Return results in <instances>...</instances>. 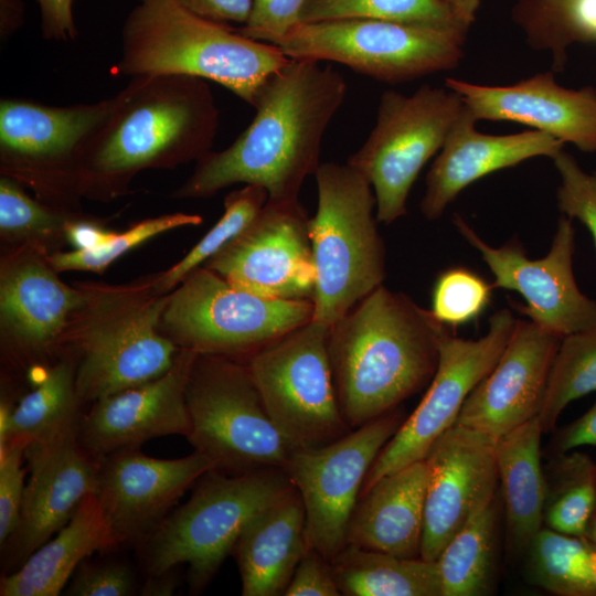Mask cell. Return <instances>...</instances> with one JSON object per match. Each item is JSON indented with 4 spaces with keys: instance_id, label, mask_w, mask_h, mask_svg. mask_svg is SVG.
I'll return each instance as SVG.
<instances>
[{
    "instance_id": "obj_45",
    "label": "cell",
    "mask_w": 596,
    "mask_h": 596,
    "mask_svg": "<svg viewBox=\"0 0 596 596\" xmlns=\"http://www.w3.org/2000/svg\"><path fill=\"white\" fill-rule=\"evenodd\" d=\"M286 596H339L330 561L308 547L284 593Z\"/></svg>"
},
{
    "instance_id": "obj_24",
    "label": "cell",
    "mask_w": 596,
    "mask_h": 596,
    "mask_svg": "<svg viewBox=\"0 0 596 596\" xmlns=\"http://www.w3.org/2000/svg\"><path fill=\"white\" fill-rule=\"evenodd\" d=\"M477 121L465 106L428 170L421 201L425 219L440 217L465 188L482 177L534 157L553 159L563 150L562 141L543 131L489 135L477 129Z\"/></svg>"
},
{
    "instance_id": "obj_32",
    "label": "cell",
    "mask_w": 596,
    "mask_h": 596,
    "mask_svg": "<svg viewBox=\"0 0 596 596\" xmlns=\"http://www.w3.org/2000/svg\"><path fill=\"white\" fill-rule=\"evenodd\" d=\"M78 401L75 370L70 360H61L13 407L9 444L28 447L76 429Z\"/></svg>"
},
{
    "instance_id": "obj_56",
    "label": "cell",
    "mask_w": 596,
    "mask_h": 596,
    "mask_svg": "<svg viewBox=\"0 0 596 596\" xmlns=\"http://www.w3.org/2000/svg\"><path fill=\"white\" fill-rule=\"evenodd\" d=\"M75 1V0H74Z\"/></svg>"
},
{
    "instance_id": "obj_19",
    "label": "cell",
    "mask_w": 596,
    "mask_h": 596,
    "mask_svg": "<svg viewBox=\"0 0 596 596\" xmlns=\"http://www.w3.org/2000/svg\"><path fill=\"white\" fill-rule=\"evenodd\" d=\"M212 469L215 464L198 451L160 459L127 448L100 458L96 496L117 544L142 542Z\"/></svg>"
},
{
    "instance_id": "obj_8",
    "label": "cell",
    "mask_w": 596,
    "mask_h": 596,
    "mask_svg": "<svg viewBox=\"0 0 596 596\" xmlns=\"http://www.w3.org/2000/svg\"><path fill=\"white\" fill-rule=\"evenodd\" d=\"M194 451L235 472L284 469L297 449L269 416L247 366L198 354L185 390Z\"/></svg>"
},
{
    "instance_id": "obj_44",
    "label": "cell",
    "mask_w": 596,
    "mask_h": 596,
    "mask_svg": "<svg viewBox=\"0 0 596 596\" xmlns=\"http://www.w3.org/2000/svg\"><path fill=\"white\" fill-rule=\"evenodd\" d=\"M135 576L121 562H82L66 589L71 596H127L131 595Z\"/></svg>"
},
{
    "instance_id": "obj_31",
    "label": "cell",
    "mask_w": 596,
    "mask_h": 596,
    "mask_svg": "<svg viewBox=\"0 0 596 596\" xmlns=\"http://www.w3.org/2000/svg\"><path fill=\"white\" fill-rule=\"evenodd\" d=\"M497 500L472 514L436 560L441 596H481L494 574Z\"/></svg>"
},
{
    "instance_id": "obj_53",
    "label": "cell",
    "mask_w": 596,
    "mask_h": 596,
    "mask_svg": "<svg viewBox=\"0 0 596 596\" xmlns=\"http://www.w3.org/2000/svg\"><path fill=\"white\" fill-rule=\"evenodd\" d=\"M13 407L9 402L1 400L0 403V454L9 446L10 426Z\"/></svg>"
},
{
    "instance_id": "obj_16",
    "label": "cell",
    "mask_w": 596,
    "mask_h": 596,
    "mask_svg": "<svg viewBox=\"0 0 596 596\" xmlns=\"http://www.w3.org/2000/svg\"><path fill=\"white\" fill-rule=\"evenodd\" d=\"M454 224L491 270L492 287L513 290L523 297L525 305L517 309L529 320L561 338L596 324V301L579 290L574 277L572 219L564 215L558 220L551 248L539 259L528 258L515 240L499 247L490 246L458 214Z\"/></svg>"
},
{
    "instance_id": "obj_20",
    "label": "cell",
    "mask_w": 596,
    "mask_h": 596,
    "mask_svg": "<svg viewBox=\"0 0 596 596\" xmlns=\"http://www.w3.org/2000/svg\"><path fill=\"white\" fill-rule=\"evenodd\" d=\"M561 337L517 319L494 366L467 396L457 425L493 440L540 414Z\"/></svg>"
},
{
    "instance_id": "obj_13",
    "label": "cell",
    "mask_w": 596,
    "mask_h": 596,
    "mask_svg": "<svg viewBox=\"0 0 596 596\" xmlns=\"http://www.w3.org/2000/svg\"><path fill=\"white\" fill-rule=\"evenodd\" d=\"M400 417L393 409L331 443L296 449L285 467L304 503L308 546L327 560L345 545L360 489Z\"/></svg>"
},
{
    "instance_id": "obj_33",
    "label": "cell",
    "mask_w": 596,
    "mask_h": 596,
    "mask_svg": "<svg viewBox=\"0 0 596 596\" xmlns=\"http://www.w3.org/2000/svg\"><path fill=\"white\" fill-rule=\"evenodd\" d=\"M528 552V573L560 596H596V547L585 538L541 529Z\"/></svg>"
},
{
    "instance_id": "obj_39",
    "label": "cell",
    "mask_w": 596,
    "mask_h": 596,
    "mask_svg": "<svg viewBox=\"0 0 596 596\" xmlns=\"http://www.w3.org/2000/svg\"><path fill=\"white\" fill-rule=\"evenodd\" d=\"M492 289V284L468 268H448L434 284L430 312L446 327L468 324L485 312Z\"/></svg>"
},
{
    "instance_id": "obj_43",
    "label": "cell",
    "mask_w": 596,
    "mask_h": 596,
    "mask_svg": "<svg viewBox=\"0 0 596 596\" xmlns=\"http://www.w3.org/2000/svg\"><path fill=\"white\" fill-rule=\"evenodd\" d=\"M25 447L11 443L0 454V544L15 531L24 496L25 470L22 467Z\"/></svg>"
},
{
    "instance_id": "obj_35",
    "label": "cell",
    "mask_w": 596,
    "mask_h": 596,
    "mask_svg": "<svg viewBox=\"0 0 596 596\" xmlns=\"http://www.w3.org/2000/svg\"><path fill=\"white\" fill-rule=\"evenodd\" d=\"M596 391V324L561 339L544 402L538 418L543 433L552 430L563 409Z\"/></svg>"
},
{
    "instance_id": "obj_7",
    "label": "cell",
    "mask_w": 596,
    "mask_h": 596,
    "mask_svg": "<svg viewBox=\"0 0 596 596\" xmlns=\"http://www.w3.org/2000/svg\"><path fill=\"white\" fill-rule=\"evenodd\" d=\"M294 488L284 469L233 477L217 469L207 471L191 498L142 541L146 573L159 575L188 564L192 590L203 589L232 553L246 524Z\"/></svg>"
},
{
    "instance_id": "obj_6",
    "label": "cell",
    "mask_w": 596,
    "mask_h": 596,
    "mask_svg": "<svg viewBox=\"0 0 596 596\" xmlns=\"http://www.w3.org/2000/svg\"><path fill=\"white\" fill-rule=\"evenodd\" d=\"M318 206L309 221L315 265L312 320L331 328L383 285L385 246L366 178L348 162L320 163Z\"/></svg>"
},
{
    "instance_id": "obj_17",
    "label": "cell",
    "mask_w": 596,
    "mask_h": 596,
    "mask_svg": "<svg viewBox=\"0 0 596 596\" xmlns=\"http://www.w3.org/2000/svg\"><path fill=\"white\" fill-rule=\"evenodd\" d=\"M309 221L299 200H267L253 222L204 267L263 298L312 301L316 274Z\"/></svg>"
},
{
    "instance_id": "obj_12",
    "label": "cell",
    "mask_w": 596,
    "mask_h": 596,
    "mask_svg": "<svg viewBox=\"0 0 596 596\" xmlns=\"http://www.w3.org/2000/svg\"><path fill=\"white\" fill-rule=\"evenodd\" d=\"M329 332L311 319L252 353L246 364L269 416L297 449L326 445L351 428L333 383Z\"/></svg>"
},
{
    "instance_id": "obj_36",
    "label": "cell",
    "mask_w": 596,
    "mask_h": 596,
    "mask_svg": "<svg viewBox=\"0 0 596 596\" xmlns=\"http://www.w3.org/2000/svg\"><path fill=\"white\" fill-rule=\"evenodd\" d=\"M358 18L446 26L468 32L445 0H307L300 23Z\"/></svg>"
},
{
    "instance_id": "obj_5",
    "label": "cell",
    "mask_w": 596,
    "mask_h": 596,
    "mask_svg": "<svg viewBox=\"0 0 596 596\" xmlns=\"http://www.w3.org/2000/svg\"><path fill=\"white\" fill-rule=\"evenodd\" d=\"M76 326L65 330L78 356V398L96 402L166 373L180 349L160 333L169 295L155 281L136 286L84 288Z\"/></svg>"
},
{
    "instance_id": "obj_37",
    "label": "cell",
    "mask_w": 596,
    "mask_h": 596,
    "mask_svg": "<svg viewBox=\"0 0 596 596\" xmlns=\"http://www.w3.org/2000/svg\"><path fill=\"white\" fill-rule=\"evenodd\" d=\"M267 200L266 189L254 184L228 193L219 222L180 262L155 280L157 290L168 294L191 272L223 249L253 222Z\"/></svg>"
},
{
    "instance_id": "obj_27",
    "label": "cell",
    "mask_w": 596,
    "mask_h": 596,
    "mask_svg": "<svg viewBox=\"0 0 596 596\" xmlns=\"http://www.w3.org/2000/svg\"><path fill=\"white\" fill-rule=\"evenodd\" d=\"M54 272L36 258L17 262L2 272L1 323L21 348L39 350L58 339L85 305L84 289L67 286Z\"/></svg>"
},
{
    "instance_id": "obj_10",
    "label": "cell",
    "mask_w": 596,
    "mask_h": 596,
    "mask_svg": "<svg viewBox=\"0 0 596 596\" xmlns=\"http://www.w3.org/2000/svg\"><path fill=\"white\" fill-rule=\"evenodd\" d=\"M464 108L460 95L446 86L423 85L412 95L383 92L373 129L347 161L372 185L379 222L391 224L406 214L414 182Z\"/></svg>"
},
{
    "instance_id": "obj_22",
    "label": "cell",
    "mask_w": 596,
    "mask_h": 596,
    "mask_svg": "<svg viewBox=\"0 0 596 596\" xmlns=\"http://www.w3.org/2000/svg\"><path fill=\"white\" fill-rule=\"evenodd\" d=\"M199 353L180 349L162 375L94 402L77 424V438L94 458L138 448L157 437L187 435L190 417L185 390Z\"/></svg>"
},
{
    "instance_id": "obj_41",
    "label": "cell",
    "mask_w": 596,
    "mask_h": 596,
    "mask_svg": "<svg viewBox=\"0 0 596 596\" xmlns=\"http://www.w3.org/2000/svg\"><path fill=\"white\" fill-rule=\"evenodd\" d=\"M552 160L561 179L556 192L558 209L565 216L579 220L590 232L596 246V172L582 169L564 150Z\"/></svg>"
},
{
    "instance_id": "obj_1",
    "label": "cell",
    "mask_w": 596,
    "mask_h": 596,
    "mask_svg": "<svg viewBox=\"0 0 596 596\" xmlns=\"http://www.w3.org/2000/svg\"><path fill=\"white\" fill-rule=\"evenodd\" d=\"M345 93L344 78L331 66L290 58L259 89L246 129L224 150L199 159L173 196L209 198L244 183L266 189L268 201L299 200L304 181L320 166L323 135Z\"/></svg>"
},
{
    "instance_id": "obj_52",
    "label": "cell",
    "mask_w": 596,
    "mask_h": 596,
    "mask_svg": "<svg viewBox=\"0 0 596 596\" xmlns=\"http://www.w3.org/2000/svg\"><path fill=\"white\" fill-rule=\"evenodd\" d=\"M460 23L469 30L476 20L480 0H445Z\"/></svg>"
},
{
    "instance_id": "obj_11",
    "label": "cell",
    "mask_w": 596,
    "mask_h": 596,
    "mask_svg": "<svg viewBox=\"0 0 596 596\" xmlns=\"http://www.w3.org/2000/svg\"><path fill=\"white\" fill-rule=\"evenodd\" d=\"M312 316L311 300L263 298L198 267L169 295L161 324L182 349L227 356L252 354Z\"/></svg>"
},
{
    "instance_id": "obj_3",
    "label": "cell",
    "mask_w": 596,
    "mask_h": 596,
    "mask_svg": "<svg viewBox=\"0 0 596 596\" xmlns=\"http://www.w3.org/2000/svg\"><path fill=\"white\" fill-rule=\"evenodd\" d=\"M446 328L430 310L383 285L330 328L333 383L351 428L393 411L430 383Z\"/></svg>"
},
{
    "instance_id": "obj_50",
    "label": "cell",
    "mask_w": 596,
    "mask_h": 596,
    "mask_svg": "<svg viewBox=\"0 0 596 596\" xmlns=\"http://www.w3.org/2000/svg\"><path fill=\"white\" fill-rule=\"evenodd\" d=\"M22 0H0V39L8 41L24 23Z\"/></svg>"
},
{
    "instance_id": "obj_55",
    "label": "cell",
    "mask_w": 596,
    "mask_h": 596,
    "mask_svg": "<svg viewBox=\"0 0 596 596\" xmlns=\"http://www.w3.org/2000/svg\"><path fill=\"white\" fill-rule=\"evenodd\" d=\"M557 0H519L517 3L521 6H540L551 3Z\"/></svg>"
},
{
    "instance_id": "obj_49",
    "label": "cell",
    "mask_w": 596,
    "mask_h": 596,
    "mask_svg": "<svg viewBox=\"0 0 596 596\" xmlns=\"http://www.w3.org/2000/svg\"><path fill=\"white\" fill-rule=\"evenodd\" d=\"M63 232L75 249H94L100 247L116 235V233L96 223L71 220L66 222Z\"/></svg>"
},
{
    "instance_id": "obj_42",
    "label": "cell",
    "mask_w": 596,
    "mask_h": 596,
    "mask_svg": "<svg viewBox=\"0 0 596 596\" xmlns=\"http://www.w3.org/2000/svg\"><path fill=\"white\" fill-rule=\"evenodd\" d=\"M307 0H252L247 22L238 30L243 35L277 45L300 24Z\"/></svg>"
},
{
    "instance_id": "obj_40",
    "label": "cell",
    "mask_w": 596,
    "mask_h": 596,
    "mask_svg": "<svg viewBox=\"0 0 596 596\" xmlns=\"http://www.w3.org/2000/svg\"><path fill=\"white\" fill-rule=\"evenodd\" d=\"M68 220L30 198L15 179H0V230L12 235H45L64 231Z\"/></svg>"
},
{
    "instance_id": "obj_38",
    "label": "cell",
    "mask_w": 596,
    "mask_h": 596,
    "mask_svg": "<svg viewBox=\"0 0 596 596\" xmlns=\"http://www.w3.org/2000/svg\"><path fill=\"white\" fill-rule=\"evenodd\" d=\"M202 217L198 214L171 213L145 220L128 231L119 233L105 245L94 249H74L56 253L50 257V265L56 270L103 272L116 258L170 230L187 225H198Z\"/></svg>"
},
{
    "instance_id": "obj_34",
    "label": "cell",
    "mask_w": 596,
    "mask_h": 596,
    "mask_svg": "<svg viewBox=\"0 0 596 596\" xmlns=\"http://www.w3.org/2000/svg\"><path fill=\"white\" fill-rule=\"evenodd\" d=\"M596 508V465L585 454L562 455L546 481L544 522L554 531L585 536Z\"/></svg>"
},
{
    "instance_id": "obj_54",
    "label": "cell",
    "mask_w": 596,
    "mask_h": 596,
    "mask_svg": "<svg viewBox=\"0 0 596 596\" xmlns=\"http://www.w3.org/2000/svg\"><path fill=\"white\" fill-rule=\"evenodd\" d=\"M585 538L596 547V508L587 523Z\"/></svg>"
},
{
    "instance_id": "obj_26",
    "label": "cell",
    "mask_w": 596,
    "mask_h": 596,
    "mask_svg": "<svg viewBox=\"0 0 596 596\" xmlns=\"http://www.w3.org/2000/svg\"><path fill=\"white\" fill-rule=\"evenodd\" d=\"M308 547L305 508L294 488L257 513L233 547L242 595H284Z\"/></svg>"
},
{
    "instance_id": "obj_46",
    "label": "cell",
    "mask_w": 596,
    "mask_h": 596,
    "mask_svg": "<svg viewBox=\"0 0 596 596\" xmlns=\"http://www.w3.org/2000/svg\"><path fill=\"white\" fill-rule=\"evenodd\" d=\"M41 33L45 40L68 42L77 38L72 4L74 0H36Z\"/></svg>"
},
{
    "instance_id": "obj_14",
    "label": "cell",
    "mask_w": 596,
    "mask_h": 596,
    "mask_svg": "<svg viewBox=\"0 0 596 596\" xmlns=\"http://www.w3.org/2000/svg\"><path fill=\"white\" fill-rule=\"evenodd\" d=\"M115 104L52 106L24 98L0 102L2 173L29 182L50 198L78 192L82 149Z\"/></svg>"
},
{
    "instance_id": "obj_28",
    "label": "cell",
    "mask_w": 596,
    "mask_h": 596,
    "mask_svg": "<svg viewBox=\"0 0 596 596\" xmlns=\"http://www.w3.org/2000/svg\"><path fill=\"white\" fill-rule=\"evenodd\" d=\"M96 493L87 496L71 520L24 563L0 579L1 596H56L78 565L95 552L117 546Z\"/></svg>"
},
{
    "instance_id": "obj_25",
    "label": "cell",
    "mask_w": 596,
    "mask_h": 596,
    "mask_svg": "<svg viewBox=\"0 0 596 596\" xmlns=\"http://www.w3.org/2000/svg\"><path fill=\"white\" fill-rule=\"evenodd\" d=\"M428 480L425 459L376 480L351 515L345 544L402 557H421Z\"/></svg>"
},
{
    "instance_id": "obj_47",
    "label": "cell",
    "mask_w": 596,
    "mask_h": 596,
    "mask_svg": "<svg viewBox=\"0 0 596 596\" xmlns=\"http://www.w3.org/2000/svg\"><path fill=\"white\" fill-rule=\"evenodd\" d=\"M191 12L219 23L247 22L252 0H177Z\"/></svg>"
},
{
    "instance_id": "obj_51",
    "label": "cell",
    "mask_w": 596,
    "mask_h": 596,
    "mask_svg": "<svg viewBox=\"0 0 596 596\" xmlns=\"http://www.w3.org/2000/svg\"><path fill=\"white\" fill-rule=\"evenodd\" d=\"M172 570L153 576H148V581L141 589V595L146 596H170L173 594L177 579L171 573Z\"/></svg>"
},
{
    "instance_id": "obj_21",
    "label": "cell",
    "mask_w": 596,
    "mask_h": 596,
    "mask_svg": "<svg viewBox=\"0 0 596 596\" xmlns=\"http://www.w3.org/2000/svg\"><path fill=\"white\" fill-rule=\"evenodd\" d=\"M30 472L18 526L2 549L20 566L58 532L81 502L97 492L99 459L79 444L77 428L25 447Z\"/></svg>"
},
{
    "instance_id": "obj_15",
    "label": "cell",
    "mask_w": 596,
    "mask_h": 596,
    "mask_svg": "<svg viewBox=\"0 0 596 596\" xmlns=\"http://www.w3.org/2000/svg\"><path fill=\"white\" fill-rule=\"evenodd\" d=\"M515 322L504 308L490 317L488 332L479 339H464L448 328L444 330L437 368L425 395L382 448L361 493L381 477L425 458L435 440L455 425L469 393L494 366Z\"/></svg>"
},
{
    "instance_id": "obj_4",
    "label": "cell",
    "mask_w": 596,
    "mask_h": 596,
    "mask_svg": "<svg viewBox=\"0 0 596 596\" xmlns=\"http://www.w3.org/2000/svg\"><path fill=\"white\" fill-rule=\"evenodd\" d=\"M290 58L276 45L204 19L177 0H137L121 28L116 77L184 75L211 81L253 106Z\"/></svg>"
},
{
    "instance_id": "obj_18",
    "label": "cell",
    "mask_w": 596,
    "mask_h": 596,
    "mask_svg": "<svg viewBox=\"0 0 596 596\" xmlns=\"http://www.w3.org/2000/svg\"><path fill=\"white\" fill-rule=\"evenodd\" d=\"M496 441L453 425L428 449V480L421 557L436 561L451 538L496 498L499 482Z\"/></svg>"
},
{
    "instance_id": "obj_29",
    "label": "cell",
    "mask_w": 596,
    "mask_h": 596,
    "mask_svg": "<svg viewBox=\"0 0 596 596\" xmlns=\"http://www.w3.org/2000/svg\"><path fill=\"white\" fill-rule=\"evenodd\" d=\"M542 434L536 416L496 441L508 538L518 551L528 550L544 522L546 478L540 461Z\"/></svg>"
},
{
    "instance_id": "obj_9",
    "label": "cell",
    "mask_w": 596,
    "mask_h": 596,
    "mask_svg": "<svg viewBox=\"0 0 596 596\" xmlns=\"http://www.w3.org/2000/svg\"><path fill=\"white\" fill-rule=\"evenodd\" d=\"M467 31L377 19L300 23L276 46L292 60L334 62L397 84L456 67Z\"/></svg>"
},
{
    "instance_id": "obj_23",
    "label": "cell",
    "mask_w": 596,
    "mask_h": 596,
    "mask_svg": "<svg viewBox=\"0 0 596 596\" xmlns=\"http://www.w3.org/2000/svg\"><path fill=\"white\" fill-rule=\"evenodd\" d=\"M477 120L526 125L581 151L596 152V87L561 86L552 72L538 73L504 86L446 78Z\"/></svg>"
},
{
    "instance_id": "obj_2",
    "label": "cell",
    "mask_w": 596,
    "mask_h": 596,
    "mask_svg": "<svg viewBox=\"0 0 596 596\" xmlns=\"http://www.w3.org/2000/svg\"><path fill=\"white\" fill-rule=\"evenodd\" d=\"M219 123V108L203 78H129L82 149L81 191L110 196L141 169L198 161L211 151Z\"/></svg>"
},
{
    "instance_id": "obj_48",
    "label": "cell",
    "mask_w": 596,
    "mask_h": 596,
    "mask_svg": "<svg viewBox=\"0 0 596 596\" xmlns=\"http://www.w3.org/2000/svg\"><path fill=\"white\" fill-rule=\"evenodd\" d=\"M587 445H596V403L581 417L562 428L556 438V448L560 453Z\"/></svg>"
},
{
    "instance_id": "obj_30",
    "label": "cell",
    "mask_w": 596,
    "mask_h": 596,
    "mask_svg": "<svg viewBox=\"0 0 596 596\" xmlns=\"http://www.w3.org/2000/svg\"><path fill=\"white\" fill-rule=\"evenodd\" d=\"M330 565L341 595L441 596L436 561L345 544Z\"/></svg>"
}]
</instances>
